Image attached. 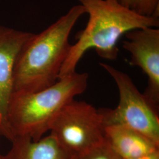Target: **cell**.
<instances>
[{
    "instance_id": "obj_9",
    "label": "cell",
    "mask_w": 159,
    "mask_h": 159,
    "mask_svg": "<svg viewBox=\"0 0 159 159\" xmlns=\"http://www.w3.org/2000/svg\"><path fill=\"white\" fill-rule=\"evenodd\" d=\"M4 159H74V156L50 134L34 142L27 137H16Z\"/></svg>"
},
{
    "instance_id": "obj_4",
    "label": "cell",
    "mask_w": 159,
    "mask_h": 159,
    "mask_svg": "<svg viewBox=\"0 0 159 159\" xmlns=\"http://www.w3.org/2000/svg\"><path fill=\"white\" fill-rule=\"evenodd\" d=\"M118 88L119 102L114 109L101 108L104 125H122L142 133L159 146V108L141 93L129 75L106 63H100Z\"/></svg>"
},
{
    "instance_id": "obj_8",
    "label": "cell",
    "mask_w": 159,
    "mask_h": 159,
    "mask_svg": "<svg viewBox=\"0 0 159 159\" xmlns=\"http://www.w3.org/2000/svg\"><path fill=\"white\" fill-rule=\"evenodd\" d=\"M104 139L121 159H134L159 150V146L148 137L125 125L105 126Z\"/></svg>"
},
{
    "instance_id": "obj_13",
    "label": "cell",
    "mask_w": 159,
    "mask_h": 159,
    "mask_svg": "<svg viewBox=\"0 0 159 159\" xmlns=\"http://www.w3.org/2000/svg\"><path fill=\"white\" fill-rule=\"evenodd\" d=\"M0 159H4V155H2L1 154H0Z\"/></svg>"
},
{
    "instance_id": "obj_14",
    "label": "cell",
    "mask_w": 159,
    "mask_h": 159,
    "mask_svg": "<svg viewBox=\"0 0 159 159\" xmlns=\"http://www.w3.org/2000/svg\"><path fill=\"white\" fill-rule=\"evenodd\" d=\"M1 134H0V139H1Z\"/></svg>"
},
{
    "instance_id": "obj_3",
    "label": "cell",
    "mask_w": 159,
    "mask_h": 159,
    "mask_svg": "<svg viewBox=\"0 0 159 159\" xmlns=\"http://www.w3.org/2000/svg\"><path fill=\"white\" fill-rule=\"evenodd\" d=\"M88 79L87 73L75 71L58 78L42 90L14 93L8 110L14 139L27 137L36 142L43 137L62 108L85 91Z\"/></svg>"
},
{
    "instance_id": "obj_5",
    "label": "cell",
    "mask_w": 159,
    "mask_h": 159,
    "mask_svg": "<svg viewBox=\"0 0 159 159\" xmlns=\"http://www.w3.org/2000/svg\"><path fill=\"white\" fill-rule=\"evenodd\" d=\"M50 134L73 156L84 153L105 142L104 125L99 109L73 100L58 114Z\"/></svg>"
},
{
    "instance_id": "obj_10",
    "label": "cell",
    "mask_w": 159,
    "mask_h": 159,
    "mask_svg": "<svg viewBox=\"0 0 159 159\" xmlns=\"http://www.w3.org/2000/svg\"><path fill=\"white\" fill-rule=\"evenodd\" d=\"M126 8L137 14L159 18V0H119Z\"/></svg>"
},
{
    "instance_id": "obj_7",
    "label": "cell",
    "mask_w": 159,
    "mask_h": 159,
    "mask_svg": "<svg viewBox=\"0 0 159 159\" xmlns=\"http://www.w3.org/2000/svg\"><path fill=\"white\" fill-rule=\"evenodd\" d=\"M34 33L0 26V134L11 142L14 137L8 110L14 93V71L17 57Z\"/></svg>"
},
{
    "instance_id": "obj_1",
    "label": "cell",
    "mask_w": 159,
    "mask_h": 159,
    "mask_svg": "<svg viewBox=\"0 0 159 159\" xmlns=\"http://www.w3.org/2000/svg\"><path fill=\"white\" fill-rule=\"evenodd\" d=\"M84 14L83 6H74L44 31L33 35L17 57L14 93L40 91L57 82L71 46L70 33Z\"/></svg>"
},
{
    "instance_id": "obj_12",
    "label": "cell",
    "mask_w": 159,
    "mask_h": 159,
    "mask_svg": "<svg viewBox=\"0 0 159 159\" xmlns=\"http://www.w3.org/2000/svg\"><path fill=\"white\" fill-rule=\"evenodd\" d=\"M130 159H159V150L139 157Z\"/></svg>"
},
{
    "instance_id": "obj_6",
    "label": "cell",
    "mask_w": 159,
    "mask_h": 159,
    "mask_svg": "<svg viewBox=\"0 0 159 159\" xmlns=\"http://www.w3.org/2000/svg\"><path fill=\"white\" fill-rule=\"evenodd\" d=\"M123 48L130 53V64L142 70L148 77L144 95L159 106V29L146 27L127 32Z\"/></svg>"
},
{
    "instance_id": "obj_11",
    "label": "cell",
    "mask_w": 159,
    "mask_h": 159,
    "mask_svg": "<svg viewBox=\"0 0 159 159\" xmlns=\"http://www.w3.org/2000/svg\"><path fill=\"white\" fill-rule=\"evenodd\" d=\"M74 159H121L106 142L84 153L74 156Z\"/></svg>"
},
{
    "instance_id": "obj_2",
    "label": "cell",
    "mask_w": 159,
    "mask_h": 159,
    "mask_svg": "<svg viewBox=\"0 0 159 159\" xmlns=\"http://www.w3.org/2000/svg\"><path fill=\"white\" fill-rule=\"evenodd\" d=\"M89 18L85 29L75 36L63 63L58 78L76 71V67L86 51L94 48L99 57L114 60L119 53L117 42L133 30L159 28V18L140 16L123 6L119 0H78Z\"/></svg>"
}]
</instances>
